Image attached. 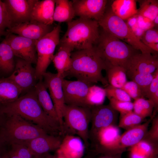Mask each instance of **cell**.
Instances as JSON below:
<instances>
[{
    "mask_svg": "<svg viewBox=\"0 0 158 158\" xmlns=\"http://www.w3.org/2000/svg\"><path fill=\"white\" fill-rule=\"evenodd\" d=\"M1 114L18 115L44 130L48 134L63 135L60 126L44 111L38 101L34 89L16 100L3 105Z\"/></svg>",
    "mask_w": 158,
    "mask_h": 158,
    "instance_id": "1",
    "label": "cell"
},
{
    "mask_svg": "<svg viewBox=\"0 0 158 158\" xmlns=\"http://www.w3.org/2000/svg\"><path fill=\"white\" fill-rule=\"evenodd\" d=\"M71 58V66L64 74V78L74 77L91 85L100 82L106 87L109 85L102 73L106 66L94 47L73 51Z\"/></svg>",
    "mask_w": 158,
    "mask_h": 158,
    "instance_id": "2",
    "label": "cell"
},
{
    "mask_svg": "<svg viewBox=\"0 0 158 158\" xmlns=\"http://www.w3.org/2000/svg\"><path fill=\"white\" fill-rule=\"evenodd\" d=\"M67 30L58 45L67 47L72 51L93 47L99 38L98 22L79 18L67 23Z\"/></svg>",
    "mask_w": 158,
    "mask_h": 158,
    "instance_id": "3",
    "label": "cell"
},
{
    "mask_svg": "<svg viewBox=\"0 0 158 158\" xmlns=\"http://www.w3.org/2000/svg\"><path fill=\"white\" fill-rule=\"evenodd\" d=\"M103 61L106 68L119 66L126 70L136 50L128 44L102 30L94 46Z\"/></svg>",
    "mask_w": 158,
    "mask_h": 158,
    "instance_id": "4",
    "label": "cell"
},
{
    "mask_svg": "<svg viewBox=\"0 0 158 158\" xmlns=\"http://www.w3.org/2000/svg\"><path fill=\"white\" fill-rule=\"evenodd\" d=\"M0 130V140L11 145H26L31 140L48 134L44 130L16 114L6 115Z\"/></svg>",
    "mask_w": 158,
    "mask_h": 158,
    "instance_id": "5",
    "label": "cell"
},
{
    "mask_svg": "<svg viewBox=\"0 0 158 158\" xmlns=\"http://www.w3.org/2000/svg\"><path fill=\"white\" fill-rule=\"evenodd\" d=\"M104 32L128 44L142 54L155 53L144 45L134 34L125 20L112 11L111 8L106 10L104 16L98 22Z\"/></svg>",
    "mask_w": 158,
    "mask_h": 158,
    "instance_id": "6",
    "label": "cell"
},
{
    "mask_svg": "<svg viewBox=\"0 0 158 158\" xmlns=\"http://www.w3.org/2000/svg\"><path fill=\"white\" fill-rule=\"evenodd\" d=\"M91 118L90 108L66 104L63 115L64 135H77L87 145Z\"/></svg>",
    "mask_w": 158,
    "mask_h": 158,
    "instance_id": "7",
    "label": "cell"
},
{
    "mask_svg": "<svg viewBox=\"0 0 158 158\" xmlns=\"http://www.w3.org/2000/svg\"><path fill=\"white\" fill-rule=\"evenodd\" d=\"M61 27L59 24L40 40L37 41V61L35 76L37 80L42 79L43 75L52 61L55 48L60 40Z\"/></svg>",
    "mask_w": 158,
    "mask_h": 158,
    "instance_id": "8",
    "label": "cell"
},
{
    "mask_svg": "<svg viewBox=\"0 0 158 158\" xmlns=\"http://www.w3.org/2000/svg\"><path fill=\"white\" fill-rule=\"evenodd\" d=\"M44 82L53 102L59 121L63 129V115L66 104L64 102L62 87V80L64 77L56 73L45 72L43 75Z\"/></svg>",
    "mask_w": 158,
    "mask_h": 158,
    "instance_id": "9",
    "label": "cell"
},
{
    "mask_svg": "<svg viewBox=\"0 0 158 158\" xmlns=\"http://www.w3.org/2000/svg\"><path fill=\"white\" fill-rule=\"evenodd\" d=\"M62 85L66 104L88 107L87 96L89 88L92 85L78 80H69L64 78Z\"/></svg>",
    "mask_w": 158,
    "mask_h": 158,
    "instance_id": "10",
    "label": "cell"
},
{
    "mask_svg": "<svg viewBox=\"0 0 158 158\" xmlns=\"http://www.w3.org/2000/svg\"><path fill=\"white\" fill-rule=\"evenodd\" d=\"M5 39L15 56L32 64L36 63L37 41L11 33L8 34Z\"/></svg>",
    "mask_w": 158,
    "mask_h": 158,
    "instance_id": "11",
    "label": "cell"
},
{
    "mask_svg": "<svg viewBox=\"0 0 158 158\" xmlns=\"http://www.w3.org/2000/svg\"><path fill=\"white\" fill-rule=\"evenodd\" d=\"M22 90L28 92L32 89L36 84L35 69L32 63L20 59H18L14 69L8 77Z\"/></svg>",
    "mask_w": 158,
    "mask_h": 158,
    "instance_id": "12",
    "label": "cell"
},
{
    "mask_svg": "<svg viewBox=\"0 0 158 158\" xmlns=\"http://www.w3.org/2000/svg\"><path fill=\"white\" fill-rule=\"evenodd\" d=\"M72 2L75 16L98 22L104 14L108 1L73 0Z\"/></svg>",
    "mask_w": 158,
    "mask_h": 158,
    "instance_id": "13",
    "label": "cell"
},
{
    "mask_svg": "<svg viewBox=\"0 0 158 158\" xmlns=\"http://www.w3.org/2000/svg\"><path fill=\"white\" fill-rule=\"evenodd\" d=\"M36 0H5L11 24L13 25L29 21L33 6Z\"/></svg>",
    "mask_w": 158,
    "mask_h": 158,
    "instance_id": "14",
    "label": "cell"
},
{
    "mask_svg": "<svg viewBox=\"0 0 158 158\" xmlns=\"http://www.w3.org/2000/svg\"><path fill=\"white\" fill-rule=\"evenodd\" d=\"M54 27L52 25L29 21L13 25L6 30L7 34L18 35L32 40L37 41L51 32Z\"/></svg>",
    "mask_w": 158,
    "mask_h": 158,
    "instance_id": "15",
    "label": "cell"
},
{
    "mask_svg": "<svg viewBox=\"0 0 158 158\" xmlns=\"http://www.w3.org/2000/svg\"><path fill=\"white\" fill-rule=\"evenodd\" d=\"M91 132L95 135L100 129L111 125L117 116V112L109 105L103 104L92 107Z\"/></svg>",
    "mask_w": 158,
    "mask_h": 158,
    "instance_id": "16",
    "label": "cell"
},
{
    "mask_svg": "<svg viewBox=\"0 0 158 158\" xmlns=\"http://www.w3.org/2000/svg\"><path fill=\"white\" fill-rule=\"evenodd\" d=\"M158 68L157 55L136 53L130 59L126 70V72L152 74Z\"/></svg>",
    "mask_w": 158,
    "mask_h": 158,
    "instance_id": "17",
    "label": "cell"
},
{
    "mask_svg": "<svg viewBox=\"0 0 158 158\" xmlns=\"http://www.w3.org/2000/svg\"><path fill=\"white\" fill-rule=\"evenodd\" d=\"M62 139L60 136L47 134L34 138L26 145L34 156H41L50 151L57 150Z\"/></svg>",
    "mask_w": 158,
    "mask_h": 158,
    "instance_id": "18",
    "label": "cell"
},
{
    "mask_svg": "<svg viewBox=\"0 0 158 158\" xmlns=\"http://www.w3.org/2000/svg\"><path fill=\"white\" fill-rule=\"evenodd\" d=\"M84 143L79 137L66 134L57 150L58 157L62 158H81L84 154Z\"/></svg>",
    "mask_w": 158,
    "mask_h": 158,
    "instance_id": "19",
    "label": "cell"
},
{
    "mask_svg": "<svg viewBox=\"0 0 158 158\" xmlns=\"http://www.w3.org/2000/svg\"><path fill=\"white\" fill-rule=\"evenodd\" d=\"M55 6V0H36L32 8L30 21L52 25Z\"/></svg>",
    "mask_w": 158,
    "mask_h": 158,
    "instance_id": "20",
    "label": "cell"
},
{
    "mask_svg": "<svg viewBox=\"0 0 158 158\" xmlns=\"http://www.w3.org/2000/svg\"><path fill=\"white\" fill-rule=\"evenodd\" d=\"M34 89L39 103L44 111L60 126L53 102L42 79L39 80L36 83Z\"/></svg>",
    "mask_w": 158,
    "mask_h": 158,
    "instance_id": "21",
    "label": "cell"
},
{
    "mask_svg": "<svg viewBox=\"0 0 158 158\" xmlns=\"http://www.w3.org/2000/svg\"><path fill=\"white\" fill-rule=\"evenodd\" d=\"M150 118L143 124H140L128 130L120 136L118 145L123 147L133 146L143 140L146 135Z\"/></svg>",
    "mask_w": 158,
    "mask_h": 158,
    "instance_id": "22",
    "label": "cell"
},
{
    "mask_svg": "<svg viewBox=\"0 0 158 158\" xmlns=\"http://www.w3.org/2000/svg\"><path fill=\"white\" fill-rule=\"evenodd\" d=\"M22 91L12 80L7 78L0 79V104L3 105L17 100Z\"/></svg>",
    "mask_w": 158,
    "mask_h": 158,
    "instance_id": "23",
    "label": "cell"
},
{
    "mask_svg": "<svg viewBox=\"0 0 158 158\" xmlns=\"http://www.w3.org/2000/svg\"><path fill=\"white\" fill-rule=\"evenodd\" d=\"M136 1L116 0L111 6V9L116 15L125 20L137 14L138 11Z\"/></svg>",
    "mask_w": 158,
    "mask_h": 158,
    "instance_id": "24",
    "label": "cell"
},
{
    "mask_svg": "<svg viewBox=\"0 0 158 158\" xmlns=\"http://www.w3.org/2000/svg\"><path fill=\"white\" fill-rule=\"evenodd\" d=\"M75 16L72 1L55 0L54 21L68 23L72 21Z\"/></svg>",
    "mask_w": 158,
    "mask_h": 158,
    "instance_id": "25",
    "label": "cell"
},
{
    "mask_svg": "<svg viewBox=\"0 0 158 158\" xmlns=\"http://www.w3.org/2000/svg\"><path fill=\"white\" fill-rule=\"evenodd\" d=\"M72 52L67 47L60 46L53 57L52 61L57 71V73L64 78V74L68 70L71 66Z\"/></svg>",
    "mask_w": 158,
    "mask_h": 158,
    "instance_id": "26",
    "label": "cell"
},
{
    "mask_svg": "<svg viewBox=\"0 0 158 158\" xmlns=\"http://www.w3.org/2000/svg\"><path fill=\"white\" fill-rule=\"evenodd\" d=\"M100 145L109 147L118 145L120 137L119 129L111 125L100 129L95 135Z\"/></svg>",
    "mask_w": 158,
    "mask_h": 158,
    "instance_id": "27",
    "label": "cell"
},
{
    "mask_svg": "<svg viewBox=\"0 0 158 158\" xmlns=\"http://www.w3.org/2000/svg\"><path fill=\"white\" fill-rule=\"evenodd\" d=\"M13 51L5 39L0 43V70L6 73L13 71L15 65Z\"/></svg>",
    "mask_w": 158,
    "mask_h": 158,
    "instance_id": "28",
    "label": "cell"
},
{
    "mask_svg": "<svg viewBox=\"0 0 158 158\" xmlns=\"http://www.w3.org/2000/svg\"><path fill=\"white\" fill-rule=\"evenodd\" d=\"M107 81L109 85L121 88L127 81L126 71L123 67L111 66L106 70Z\"/></svg>",
    "mask_w": 158,
    "mask_h": 158,
    "instance_id": "29",
    "label": "cell"
},
{
    "mask_svg": "<svg viewBox=\"0 0 158 158\" xmlns=\"http://www.w3.org/2000/svg\"><path fill=\"white\" fill-rule=\"evenodd\" d=\"M106 96L104 88L93 84L89 87L86 98L87 107H92L103 104Z\"/></svg>",
    "mask_w": 158,
    "mask_h": 158,
    "instance_id": "30",
    "label": "cell"
},
{
    "mask_svg": "<svg viewBox=\"0 0 158 158\" xmlns=\"http://www.w3.org/2000/svg\"><path fill=\"white\" fill-rule=\"evenodd\" d=\"M133 103L135 113L143 118L147 117H153L154 104L152 101L141 97L135 100Z\"/></svg>",
    "mask_w": 158,
    "mask_h": 158,
    "instance_id": "31",
    "label": "cell"
},
{
    "mask_svg": "<svg viewBox=\"0 0 158 158\" xmlns=\"http://www.w3.org/2000/svg\"><path fill=\"white\" fill-rule=\"evenodd\" d=\"M126 75L138 85L143 97H146L153 78V74L126 72Z\"/></svg>",
    "mask_w": 158,
    "mask_h": 158,
    "instance_id": "32",
    "label": "cell"
},
{
    "mask_svg": "<svg viewBox=\"0 0 158 158\" xmlns=\"http://www.w3.org/2000/svg\"><path fill=\"white\" fill-rule=\"evenodd\" d=\"M140 7L137 14L147 18L153 21L158 16V1L145 0L140 1Z\"/></svg>",
    "mask_w": 158,
    "mask_h": 158,
    "instance_id": "33",
    "label": "cell"
},
{
    "mask_svg": "<svg viewBox=\"0 0 158 158\" xmlns=\"http://www.w3.org/2000/svg\"><path fill=\"white\" fill-rule=\"evenodd\" d=\"M152 145L145 140H142L132 146V158H147L153 151Z\"/></svg>",
    "mask_w": 158,
    "mask_h": 158,
    "instance_id": "34",
    "label": "cell"
},
{
    "mask_svg": "<svg viewBox=\"0 0 158 158\" xmlns=\"http://www.w3.org/2000/svg\"><path fill=\"white\" fill-rule=\"evenodd\" d=\"M140 40L145 46L155 52L158 51V30L154 28L144 33Z\"/></svg>",
    "mask_w": 158,
    "mask_h": 158,
    "instance_id": "35",
    "label": "cell"
},
{
    "mask_svg": "<svg viewBox=\"0 0 158 158\" xmlns=\"http://www.w3.org/2000/svg\"><path fill=\"white\" fill-rule=\"evenodd\" d=\"M121 116L118 126L127 130L140 124L144 119L133 111Z\"/></svg>",
    "mask_w": 158,
    "mask_h": 158,
    "instance_id": "36",
    "label": "cell"
},
{
    "mask_svg": "<svg viewBox=\"0 0 158 158\" xmlns=\"http://www.w3.org/2000/svg\"><path fill=\"white\" fill-rule=\"evenodd\" d=\"M7 154L8 158H33L32 153L26 145L13 144Z\"/></svg>",
    "mask_w": 158,
    "mask_h": 158,
    "instance_id": "37",
    "label": "cell"
},
{
    "mask_svg": "<svg viewBox=\"0 0 158 158\" xmlns=\"http://www.w3.org/2000/svg\"><path fill=\"white\" fill-rule=\"evenodd\" d=\"M153 78L146 96L152 101L154 104V108L158 109V68L153 73Z\"/></svg>",
    "mask_w": 158,
    "mask_h": 158,
    "instance_id": "38",
    "label": "cell"
},
{
    "mask_svg": "<svg viewBox=\"0 0 158 158\" xmlns=\"http://www.w3.org/2000/svg\"><path fill=\"white\" fill-rule=\"evenodd\" d=\"M106 96L109 99L112 98L116 100L126 102H131V98L123 90L110 85L104 88Z\"/></svg>",
    "mask_w": 158,
    "mask_h": 158,
    "instance_id": "39",
    "label": "cell"
},
{
    "mask_svg": "<svg viewBox=\"0 0 158 158\" xmlns=\"http://www.w3.org/2000/svg\"><path fill=\"white\" fill-rule=\"evenodd\" d=\"M11 26V24L5 4L0 0V37L7 33L6 30Z\"/></svg>",
    "mask_w": 158,
    "mask_h": 158,
    "instance_id": "40",
    "label": "cell"
},
{
    "mask_svg": "<svg viewBox=\"0 0 158 158\" xmlns=\"http://www.w3.org/2000/svg\"><path fill=\"white\" fill-rule=\"evenodd\" d=\"M109 99V104L114 109L120 112L121 115L133 111V105L131 102L119 101L112 98Z\"/></svg>",
    "mask_w": 158,
    "mask_h": 158,
    "instance_id": "41",
    "label": "cell"
},
{
    "mask_svg": "<svg viewBox=\"0 0 158 158\" xmlns=\"http://www.w3.org/2000/svg\"><path fill=\"white\" fill-rule=\"evenodd\" d=\"M134 100L142 96L141 90L137 84L133 81H127L121 88Z\"/></svg>",
    "mask_w": 158,
    "mask_h": 158,
    "instance_id": "42",
    "label": "cell"
},
{
    "mask_svg": "<svg viewBox=\"0 0 158 158\" xmlns=\"http://www.w3.org/2000/svg\"><path fill=\"white\" fill-rule=\"evenodd\" d=\"M152 124L151 128L147 133L143 140H146L153 145L154 142L156 143L158 140V119L157 117L153 118Z\"/></svg>",
    "mask_w": 158,
    "mask_h": 158,
    "instance_id": "43",
    "label": "cell"
},
{
    "mask_svg": "<svg viewBox=\"0 0 158 158\" xmlns=\"http://www.w3.org/2000/svg\"><path fill=\"white\" fill-rule=\"evenodd\" d=\"M126 23L131 31L140 40L144 32L138 26L137 14L127 19Z\"/></svg>",
    "mask_w": 158,
    "mask_h": 158,
    "instance_id": "44",
    "label": "cell"
},
{
    "mask_svg": "<svg viewBox=\"0 0 158 158\" xmlns=\"http://www.w3.org/2000/svg\"><path fill=\"white\" fill-rule=\"evenodd\" d=\"M137 23L139 27L144 32L154 28L153 21L149 19L137 14Z\"/></svg>",
    "mask_w": 158,
    "mask_h": 158,
    "instance_id": "45",
    "label": "cell"
},
{
    "mask_svg": "<svg viewBox=\"0 0 158 158\" xmlns=\"http://www.w3.org/2000/svg\"><path fill=\"white\" fill-rule=\"evenodd\" d=\"M41 158H62L58 157H56L52 155L48 154L47 153L40 156Z\"/></svg>",
    "mask_w": 158,
    "mask_h": 158,
    "instance_id": "46",
    "label": "cell"
},
{
    "mask_svg": "<svg viewBox=\"0 0 158 158\" xmlns=\"http://www.w3.org/2000/svg\"><path fill=\"white\" fill-rule=\"evenodd\" d=\"M154 27H155L156 29H157L158 26V16H157L155 18L153 21Z\"/></svg>",
    "mask_w": 158,
    "mask_h": 158,
    "instance_id": "47",
    "label": "cell"
},
{
    "mask_svg": "<svg viewBox=\"0 0 158 158\" xmlns=\"http://www.w3.org/2000/svg\"><path fill=\"white\" fill-rule=\"evenodd\" d=\"M0 158H8L7 153L1 154H0Z\"/></svg>",
    "mask_w": 158,
    "mask_h": 158,
    "instance_id": "48",
    "label": "cell"
},
{
    "mask_svg": "<svg viewBox=\"0 0 158 158\" xmlns=\"http://www.w3.org/2000/svg\"><path fill=\"white\" fill-rule=\"evenodd\" d=\"M33 158H41L40 156H34Z\"/></svg>",
    "mask_w": 158,
    "mask_h": 158,
    "instance_id": "49",
    "label": "cell"
},
{
    "mask_svg": "<svg viewBox=\"0 0 158 158\" xmlns=\"http://www.w3.org/2000/svg\"><path fill=\"white\" fill-rule=\"evenodd\" d=\"M1 142L0 140V144H1Z\"/></svg>",
    "mask_w": 158,
    "mask_h": 158,
    "instance_id": "50",
    "label": "cell"
},
{
    "mask_svg": "<svg viewBox=\"0 0 158 158\" xmlns=\"http://www.w3.org/2000/svg\"><path fill=\"white\" fill-rule=\"evenodd\" d=\"M1 114V111H0V114Z\"/></svg>",
    "mask_w": 158,
    "mask_h": 158,
    "instance_id": "51",
    "label": "cell"
}]
</instances>
